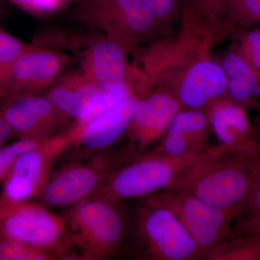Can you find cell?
<instances>
[{
  "label": "cell",
  "mask_w": 260,
  "mask_h": 260,
  "mask_svg": "<svg viewBox=\"0 0 260 260\" xmlns=\"http://www.w3.org/2000/svg\"><path fill=\"white\" fill-rule=\"evenodd\" d=\"M259 176L260 157L248 158L220 144L186 168L166 189L184 191L240 217Z\"/></svg>",
  "instance_id": "obj_1"
},
{
  "label": "cell",
  "mask_w": 260,
  "mask_h": 260,
  "mask_svg": "<svg viewBox=\"0 0 260 260\" xmlns=\"http://www.w3.org/2000/svg\"><path fill=\"white\" fill-rule=\"evenodd\" d=\"M120 205V202L92 196L63 213L76 259H110L117 254L126 234Z\"/></svg>",
  "instance_id": "obj_2"
},
{
  "label": "cell",
  "mask_w": 260,
  "mask_h": 260,
  "mask_svg": "<svg viewBox=\"0 0 260 260\" xmlns=\"http://www.w3.org/2000/svg\"><path fill=\"white\" fill-rule=\"evenodd\" d=\"M0 237L44 249L56 259H76L64 214L51 211L42 203L0 195Z\"/></svg>",
  "instance_id": "obj_3"
},
{
  "label": "cell",
  "mask_w": 260,
  "mask_h": 260,
  "mask_svg": "<svg viewBox=\"0 0 260 260\" xmlns=\"http://www.w3.org/2000/svg\"><path fill=\"white\" fill-rule=\"evenodd\" d=\"M95 153L51 173L41 202L49 208H71L97 193L116 169L140 155L129 146Z\"/></svg>",
  "instance_id": "obj_4"
},
{
  "label": "cell",
  "mask_w": 260,
  "mask_h": 260,
  "mask_svg": "<svg viewBox=\"0 0 260 260\" xmlns=\"http://www.w3.org/2000/svg\"><path fill=\"white\" fill-rule=\"evenodd\" d=\"M213 148L210 146L201 153L179 157L150 153L140 155L116 169L93 196L118 203L125 199L146 198L167 189L183 171L210 153Z\"/></svg>",
  "instance_id": "obj_5"
},
{
  "label": "cell",
  "mask_w": 260,
  "mask_h": 260,
  "mask_svg": "<svg viewBox=\"0 0 260 260\" xmlns=\"http://www.w3.org/2000/svg\"><path fill=\"white\" fill-rule=\"evenodd\" d=\"M135 254L147 260H205V254L170 210L143 203L135 220Z\"/></svg>",
  "instance_id": "obj_6"
},
{
  "label": "cell",
  "mask_w": 260,
  "mask_h": 260,
  "mask_svg": "<svg viewBox=\"0 0 260 260\" xmlns=\"http://www.w3.org/2000/svg\"><path fill=\"white\" fill-rule=\"evenodd\" d=\"M76 16L129 51L158 25L150 0H82Z\"/></svg>",
  "instance_id": "obj_7"
},
{
  "label": "cell",
  "mask_w": 260,
  "mask_h": 260,
  "mask_svg": "<svg viewBox=\"0 0 260 260\" xmlns=\"http://www.w3.org/2000/svg\"><path fill=\"white\" fill-rule=\"evenodd\" d=\"M145 203L172 212L198 243L205 258L210 249L235 237L232 224L239 218L237 214L207 204L184 191L164 189L145 198Z\"/></svg>",
  "instance_id": "obj_8"
},
{
  "label": "cell",
  "mask_w": 260,
  "mask_h": 260,
  "mask_svg": "<svg viewBox=\"0 0 260 260\" xmlns=\"http://www.w3.org/2000/svg\"><path fill=\"white\" fill-rule=\"evenodd\" d=\"M71 146L73 141L68 128L20 155L3 181L2 195L16 201L39 199L51 177L54 162Z\"/></svg>",
  "instance_id": "obj_9"
},
{
  "label": "cell",
  "mask_w": 260,
  "mask_h": 260,
  "mask_svg": "<svg viewBox=\"0 0 260 260\" xmlns=\"http://www.w3.org/2000/svg\"><path fill=\"white\" fill-rule=\"evenodd\" d=\"M73 61L68 53L29 44L0 85V101L45 91Z\"/></svg>",
  "instance_id": "obj_10"
},
{
  "label": "cell",
  "mask_w": 260,
  "mask_h": 260,
  "mask_svg": "<svg viewBox=\"0 0 260 260\" xmlns=\"http://www.w3.org/2000/svg\"><path fill=\"white\" fill-rule=\"evenodd\" d=\"M0 112L18 138L39 141L59 134L73 121L40 93L0 101Z\"/></svg>",
  "instance_id": "obj_11"
},
{
  "label": "cell",
  "mask_w": 260,
  "mask_h": 260,
  "mask_svg": "<svg viewBox=\"0 0 260 260\" xmlns=\"http://www.w3.org/2000/svg\"><path fill=\"white\" fill-rule=\"evenodd\" d=\"M174 94L165 92L140 94L137 97L129 127L128 146L137 153L164 136L178 113L182 110Z\"/></svg>",
  "instance_id": "obj_12"
},
{
  "label": "cell",
  "mask_w": 260,
  "mask_h": 260,
  "mask_svg": "<svg viewBox=\"0 0 260 260\" xmlns=\"http://www.w3.org/2000/svg\"><path fill=\"white\" fill-rule=\"evenodd\" d=\"M80 70L92 83L103 90H114L128 82V51L112 38L98 34L81 41Z\"/></svg>",
  "instance_id": "obj_13"
},
{
  "label": "cell",
  "mask_w": 260,
  "mask_h": 260,
  "mask_svg": "<svg viewBox=\"0 0 260 260\" xmlns=\"http://www.w3.org/2000/svg\"><path fill=\"white\" fill-rule=\"evenodd\" d=\"M210 127L220 145L248 158L260 157V137L251 125L244 108L230 100H217L207 109Z\"/></svg>",
  "instance_id": "obj_14"
},
{
  "label": "cell",
  "mask_w": 260,
  "mask_h": 260,
  "mask_svg": "<svg viewBox=\"0 0 260 260\" xmlns=\"http://www.w3.org/2000/svg\"><path fill=\"white\" fill-rule=\"evenodd\" d=\"M137 95L121 102L83 126L70 124L68 130L73 146L92 152L109 150L129 127Z\"/></svg>",
  "instance_id": "obj_15"
},
{
  "label": "cell",
  "mask_w": 260,
  "mask_h": 260,
  "mask_svg": "<svg viewBox=\"0 0 260 260\" xmlns=\"http://www.w3.org/2000/svg\"><path fill=\"white\" fill-rule=\"evenodd\" d=\"M208 114L189 109L178 113L161 143L149 153L161 156L179 157L201 153L209 148Z\"/></svg>",
  "instance_id": "obj_16"
},
{
  "label": "cell",
  "mask_w": 260,
  "mask_h": 260,
  "mask_svg": "<svg viewBox=\"0 0 260 260\" xmlns=\"http://www.w3.org/2000/svg\"><path fill=\"white\" fill-rule=\"evenodd\" d=\"M227 77L222 66L202 59L190 67L181 79L175 96L182 108L203 110L226 93Z\"/></svg>",
  "instance_id": "obj_17"
},
{
  "label": "cell",
  "mask_w": 260,
  "mask_h": 260,
  "mask_svg": "<svg viewBox=\"0 0 260 260\" xmlns=\"http://www.w3.org/2000/svg\"><path fill=\"white\" fill-rule=\"evenodd\" d=\"M102 89L80 69L66 70L44 91V95L73 121L83 119Z\"/></svg>",
  "instance_id": "obj_18"
},
{
  "label": "cell",
  "mask_w": 260,
  "mask_h": 260,
  "mask_svg": "<svg viewBox=\"0 0 260 260\" xmlns=\"http://www.w3.org/2000/svg\"><path fill=\"white\" fill-rule=\"evenodd\" d=\"M221 66L227 77L226 93L229 100L243 108H259L260 72L239 53L226 54Z\"/></svg>",
  "instance_id": "obj_19"
},
{
  "label": "cell",
  "mask_w": 260,
  "mask_h": 260,
  "mask_svg": "<svg viewBox=\"0 0 260 260\" xmlns=\"http://www.w3.org/2000/svg\"><path fill=\"white\" fill-rule=\"evenodd\" d=\"M206 260H260V235L235 236L207 252Z\"/></svg>",
  "instance_id": "obj_20"
},
{
  "label": "cell",
  "mask_w": 260,
  "mask_h": 260,
  "mask_svg": "<svg viewBox=\"0 0 260 260\" xmlns=\"http://www.w3.org/2000/svg\"><path fill=\"white\" fill-rule=\"evenodd\" d=\"M56 259L49 251L25 243L0 237V260Z\"/></svg>",
  "instance_id": "obj_21"
},
{
  "label": "cell",
  "mask_w": 260,
  "mask_h": 260,
  "mask_svg": "<svg viewBox=\"0 0 260 260\" xmlns=\"http://www.w3.org/2000/svg\"><path fill=\"white\" fill-rule=\"evenodd\" d=\"M233 23H260V0H229L220 8Z\"/></svg>",
  "instance_id": "obj_22"
},
{
  "label": "cell",
  "mask_w": 260,
  "mask_h": 260,
  "mask_svg": "<svg viewBox=\"0 0 260 260\" xmlns=\"http://www.w3.org/2000/svg\"><path fill=\"white\" fill-rule=\"evenodd\" d=\"M28 46L0 27V85L15 61Z\"/></svg>",
  "instance_id": "obj_23"
},
{
  "label": "cell",
  "mask_w": 260,
  "mask_h": 260,
  "mask_svg": "<svg viewBox=\"0 0 260 260\" xmlns=\"http://www.w3.org/2000/svg\"><path fill=\"white\" fill-rule=\"evenodd\" d=\"M42 141L18 138L11 144L0 146V182L4 180L20 155L37 148Z\"/></svg>",
  "instance_id": "obj_24"
},
{
  "label": "cell",
  "mask_w": 260,
  "mask_h": 260,
  "mask_svg": "<svg viewBox=\"0 0 260 260\" xmlns=\"http://www.w3.org/2000/svg\"><path fill=\"white\" fill-rule=\"evenodd\" d=\"M239 54L254 69L260 72V30L243 34Z\"/></svg>",
  "instance_id": "obj_25"
},
{
  "label": "cell",
  "mask_w": 260,
  "mask_h": 260,
  "mask_svg": "<svg viewBox=\"0 0 260 260\" xmlns=\"http://www.w3.org/2000/svg\"><path fill=\"white\" fill-rule=\"evenodd\" d=\"M158 23L173 21L183 9L184 0H150Z\"/></svg>",
  "instance_id": "obj_26"
},
{
  "label": "cell",
  "mask_w": 260,
  "mask_h": 260,
  "mask_svg": "<svg viewBox=\"0 0 260 260\" xmlns=\"http://www.w3.org/2000/svg\"><path fill=\"white\" fill-rule=\"evenodd\" d=\"M233 230L235 236L260 235V214L239 219L235 225H233Z\"/></svg>",
  "instance_id": "obj_27"
},
{
  "label": "cell",
  "mask_w": 260,
  "mask_h": 260,
  "mask_svg": "<svg viewBox=\"0 0 260 260\" xmlns=\"http://www.w3.org/2000/svg\"><path fill=\"white\" fill-rule=\"evenodd\" d=\"M259 214H260V176L254 183L243 206L241 215H244V217H250L259 215Z\"/></svg>",
  "instance_id": "obj_28"
},
{
  "label": "cell",
  "mask_w": 260,
  "mask_h": 260,
  "mask_svg": "<svg viewBox=\"0 0 260 260\" xmlns=\"http://www.w3.org/2000/svg\"><path fill=\"white\" fill-rule=\"evenodd\" d=\"M13 134V130L0 112V146L4 145L5 142Z\"/></svg>",
  "instance_id": "obj_29"
},
{
  "label": "cell",
  "mask_w": 260,
  "mask_h": 260,
  "mask_svg": "<svg viewBox=\"0 0 260 260\" xmlns=\"http://www.w3.org/2000/svg\"><path fill=\"white\" fill-rule=\"evenodd\" d=\"M200 3L205 5L207 8L210 9H218L219 7L221 6L224 3H226L229 0H197Z\"/></svg>",
  "instance_id": "obj_30"
},
{
  "label": "cell",
  "mask_w": 260,
  "mask_h": 260,
  "mask_svg": "<svg viewBox=\"0 0 260 260\" xmlns=\"http://www.w3.org/2000/svg\"><path fill=\"white\" fill-rule=\"evenodd\" d=\"M2 10H3V1L0 0V13H1Z\"/></svg>",
  "instance_id": "obj_31"
},
{
  "label": "cell",
  "mask_w": 260,
  "mask_h": 260,
  "mask_svg": "<svg viewBox=\"0 0 260 260\" xmlns=\"http://www.w3.org/2000/svg\"><path fill=\"white\" fill-rule=\"evenodd\" d=\"M82 1V0H78V2Z\"/></svg>",
  "instance_id": "obj_32"
},
{
  "label": "cell",
  "mask_w": 260,
  "mask_h": 260,
  "mask_svg": "<svg viewBox=\"0 0 260 260\" xmlns=\"http://www.w3.org/2000/svg\"><path fill=\"white\" fill-rule=\"evenodd\" d=\"M259 109H260V108H259Z\"/></svg>",
  "instance_id": "obj_33"
}]
</instances>
